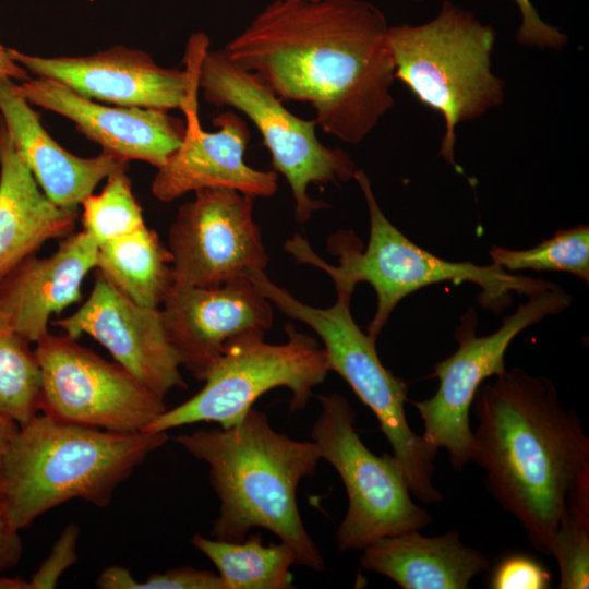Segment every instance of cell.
I'll use <instances>...</instances> for the list:
<instances>
[{"label": "cell", "mask_w": 589, "mask_h": 589, "mask_svg": "<svg viewBox=\"0 0 589 589\" xmlns=\"http://www.w3.org/2000/svg\"><path fill=\"white\" fill-rule=\"evenodd\" d=\"M388 31L366 0H274L225 50L283 101L309 104L324 132L356 145L394 107Z\"/></svg>", "instance_id": "obj_1"}, {"label": "cell", "mask_w": 589, "mask_h": 589, "mask_svg": "<svg viewBox=\"0 0 589 589\" xmlns=\"http://www.w3.org/2000/svg\"><path fill=\"white\" fill-rule=\"evenodd\" d=\"M471 409L478 422L471 462L530 544L550 555L563 520L589 504V438L580 418L550 378L520 368L485 381Z\"/></svg>", "instance_id": "obj_2"}, {"label": "cell", "mask_w": 589, "mask_h": 589, "mask_svg": "<svg viewBox=\"0 0 589 589\" xmlns=\"http://www.w3.org/2000/svg\"><path fill=\"white\" fill-rule=\"evenodd\" d=\"M175 442L208 465L209 483L219 497L211 537L238 542L263 528L288 544L297 564L324 569V558L300 517L297 489L315 473L321 455L313 441L277 432L253 407L230 428L199 429Z\"/></svg>", "instance_id": "obj_3"}, {"label": "cell", "mask_w": 589, "mask_h": 589, "mask_svg": "<svg viewBox=\"0 0 589 589\" xmlns=\"http://www.w3.org/2000/svg\"><path fill=\"white\" fill-rule=\"evenodd\" d=\"M167 441V432H111L37 413L5 454L0 503L9 524L21 531L76 498L108 506L118 485Z\"/></svg>", "instance_id": "obj_4"}, {"label": "cell", "mask_w": 589, "mask_h": 589, "mask_svg": "<svg viewBox=\"0 0 589 589\" xmlns=\"http://www.w3.org/2000/svg\"><path fill=\"white\" fill-rule=\"evenodd\" d=\"M353 179L360 185L369 209L370 236L366 248L362 249L351 231L335 233L328 245L330 252L337 256L338 265L328 264L321 259L300 235L288 240L285 249L297 262L326 272L335 288L354 291L356 286L362 281L373 287L377 305L366 332L372 339H377L404 298L434 284H474L481 289L480 304L497 313L510 304L513 293L528 297L554 284L512 274L493 263L478 265L471 262L447 261L434 255L408 239L387 219L363 170L357 169Z\"/></svg>", "instance_id": "obj_5"}, {"label": "cell", "mask_w": 589, "mask_h": 589, "mask_svg": "<svg viewBox=\"0 0 589 589\" xmlns=\"http://www.w3.org/2000/svg\"><path fill=\"white\" fill-rule=\"evenodd\" d=\"M395 80L416 98L440 112L445 132L440 155L455 161L456 128L504 100V82L492 71L495 31L452 1L418 24L389 26Z\"/></svg>", "instance_id": "obj_6"}, {"label": "cell", "mask_w": 589, "mask_h": 589, "mask_svg": "<svg viewBox=\"0 0 589 589\" xmlns=\"http://www.w3.org/2000/svg\"><path fill=\"white\" fill-rule=\"evenodd\" d=\"M249 278L280 312L305 323L318 335L329 371L338 373L378 420L412 496L428 504L441 502L442 494L432 481L438 449L409 425L405 413L408 384L383 365L376 340L353 320L350 311L353 291L336 288V302L320 309L296 299L272 283L263 271L252 273Z\"/></svg>", "instance_id": "obj_7"}, {"label": "cell", "mask_w": 589, "mask_h": 589, "mask_svg": "<svg viewBox=\"0 0 589 589\" xmlns=\"http://www.w3.org/2000/svg\"><path fill=\"white\" fill-rule=\"evenodd\" d=\"M288 340L268 344L252 334L229 341L204 386L191 398L155 418L145 432H167L200 422L238 424L265 393L286 387L291 412L303 410L328 372L326 353L313 337L285 327Z\"/></svg>", "instance_id": "obj_8"}, {"label": "cell", "mask_w": 589, "mask_h": 589, "mask_svg": "<svg viewBox=\"0 0 589 589\" xmlns=\"http://www.w3.org/2000/svg\"><path fill=\"white\" fill-rule=\"evenodd\" d=\"M199 88L207 103L240 111L259 130L274 170L291 189L298 221H308L315 211L327 206L309 196L310 184H338L354 177L357 167L349 154L318 140L315 119L305 120L288 110L253 73L233 62L225 48L207 49L203 55Z\"/></svg>", "instance_id": "obj_9"}, {"label": "cell", "mask_w": 589, "mask_h": 589, "mask_svg": "<svg viewBox=\"0 0 589 589\" xmlns=\"http://www.w3.org/2000/svg\"><path fill=\"white\" fill-rule=\"evenodd\" d=\"M311 438L339 474L348 507L336 532L339 551L363 550L377 539L421 530L430 514L412 500L394 455L377 456L356 431V411L339 394L320 395Z\"/></svg>", "instance_id": "obj_10"}, {"label": "cell", "mask_w": 589, "mask_h": 589, "mask_svg": "<svg viewBox=\"0 0 589 589\" xmlns=\"http://www.w3.org/2000/svg\"><path fill=\"white\" fill-rule=\"evenodd\" d=\"M572 302V296L553 284L528 296L527 302L506 316L495 332L484 336L476 334L478 318L472 309L461 316L454 334L457 349L434 365L432 375L438 380L435 394L411 401L423 421V438L438 450L446 449L455 470L461 471L471 462L470 411L480 386L506 370L505 353L521 332L549 315L563 312Z\"/></svg>", "instance_id": "obj_11"}, {"label": "cell", "mask_w": 589, "mask_h": 589, "mask_svg": "<svg viewBox=\"0 0 589 589\" xmlns=\"http://www.w3.org/2000/svg\"><path fill=\"white\" fill-rule=\"evenodd\" d=\"M76 340L48 333L35 344L43 375L40 412L111 432L145 431L167 409L164 398Z\"/></svg>", "instance_id": "obj_12"}, {"label": "cell", "mask_w": 589, "mask_h": 589, "mask_svg": "<svg viewBox=\"0 0 589 589\" xmlns=\"http://www.w3.org/2000/svg\"><path fill=\"white\" fill-rule=\"evenodd\" d=\"M208 38L189 40L184 70L159 67L139 49L113 47L85 57L44 58L9 48L11 58L40 77L61 82L77 94L122 107L197 112L199 71Z\"/></svg>", "instance_id": "obj_13"}, {"label": "cell", "mask_w": 589, "mask_h": 589, "mask_svg": "<svg viewBox=\"0 0 589 589\" xmlns=\"http://www.w3.org/2000/svg\"><path fill=\"white\" fill-rule=\"evenodd\" d=\"M254 197L228 188H207L180 206L168 232L173 285L218 287L268 263Z\"/></svg>", "instance_id": "obj_14"}, {"label": "cell", "mask_w": 589, "mask_h": 589, "mask_svg": "<svg viewBox=\"0 0 589 589\" xmlns=\"http://www.w3.org/2000/svg\"><path fill=\"white\" fill-rule=\"evenodd\" d=\"M53 325L74 339L82 335L94 338L160 398L173 388L187 387L161 310L133 301L98 271L85 302Z\"/></svg>", "instance_id": "obj_15"}, {"label": "cell", "mask_w": 589, "mask_h": 589, "mask_svg": "<svg viewBox=\"0 0 589 589\" xmlns=\"http://www.w3.org/2000/svg\"><path fill=\"white\" fill-rule=\"evenodd\" d=\"M161 305L181 365L199 381L205 380L229 341L265 335L274 320L271 301L249 277L218 287L172 285Z\"/></svg>", "instance_id": "obj_16"}, {"label": "cell", "mask_w": 589, "mask_h": 589, "mask_svg": "<svg viewBox=\"0 0 589 589\" xmlns=\"http://www.w3.org/2000/svg\"><path fill=\"white\" fill-rule=\"evenodd\" d=\"M181 144L157 169L152 193L172 202L187 193L207 188H228L252 197H269L278 189L275 170H259L244 159L250 141L245 120L233 111L213 119L216 131H204L199 115H187Z\"/></svg>", "instance_id": "obj_17"}, {"label": "cell", "mask_w": 589, "mask_h": 589, "mask_svg": "<svg viewBox=\"0 0 589 589\" xmlns=\"http://www.w3.org/2000/svg\"><path fill=\"white\" fill-rule=\"evenodd\" d=\"M16 88L29 104L64 116L103 151L127 161L137 159L158 169L185 133L183 121L168 110L101 105L49 77H29Z\"/></svg>", "instance_id": "obj_18"}, {"label": "cell", "mask_w": 589, "mask_h": 589, "mask_svg": "<svg viewBox=\"0 0 589 589\" xmlns=\"http://www.w3.org/2000/svg\"><path fill=\"white\" fill-rule=\"evenodd\" d=\"M98 245L84 230L71 233L47 257L28 256L0 281V314L8 329L36 344L53 314L80 301Z\"/></svg>", "instance_id": "obj_19"}, {"label": "cell", "mask_w": 589, "mask_h": 589, "mask_svg": "<svg viewBox=\"0 0 589 589\" xmlns=\"http://www.w3.org/2000/svg\"><path fill=\"white\" fill-rule=\"evenodd\" d=\"M0 113L39 188L60 207L79 208L103 179L128 164L105 151L88 158L65 151L46 132L12 80L0 83Z\"/></svg>", "instance_id": "obj_20"}, {"label": "cell", "mask_w": 589, "mask_h": 589, "mask_svg": "<svg viewBox=\"0 0 589 589\" xmlns=\"http://www.w3.org/2000/svg\"><path fill=\"white\" fill-rule=\"evenodd\" d=\"M77 216L41 191L0 118V281L45 242L71 235Z\"/></svg>", "instance_id": "obj_21"}, {"label": "cell", "mask_w": 589, "mask_h": 589, "mask_svg": "<svg viewBox=\"0 0 589 589\" xmlns=\"http://www.w3.org/2000/svg\"><path fill=\"white\" fill-rule=\"evenodd\" d=\"M360 563L404 589H467L489 567L488 557L466 545L456 530L436 537L413 530L377 539L363 549Z\"/></svg>", "instance_id": "obj_22"}, {"label": "cell", "mask_w": 589, "mask_h": 589, "mask_svg": "<svg viewBox=\"0 0 589 589\" xmlns=\"http://www.w3.org/2000/svg\"><path fill=\"white\" fill-rule=\"evenodd\" d=\"M96 268L145 306L159 308L173 285L170 252L146 225L98 245Z\"/></svg>", "instance_id": "obj_23"}, {"label": "cell", "mask_w": 589, "mask_h": 589, "mask_svg": "<svg viewBox=\"0 0 589 589\" xmlns=\"http://www.w3.org/2000/svg\"><path fill=\"white\" fill-rule=\"evenodd\" d=\"M191 543L213 562L226 589L294 588L290 567L297 558L285 542L265 545L256 532L238 542L195 533Z\"/></svg>", "instance_id": "obj_24"}, {"label": "cell", "mask_w": 589, "mask_h": 589, "mask_svg": "<svg viewBox=\"0 0 589 589\" xmlns=\"http://www.w3.org/2000/svg\"><path fill=\"white\" fill-rule=\"evenodd\" d=\"M43 375L31 344L0 330V411L20 426L40 412Z\"/></svg>", "instance_id": "obj_25"}, {"label": "cell", "mask_w": 589, "mask_h": 589, "mask_svg": "<svg viewBox=\"0 0 589 589\" xmlns=\"http://www.w3.org/2000/svg\"><path fill=\"white\" fill-rule=\"evenodd\" d=\"M493 264L506 272L532 269L569 273L589 283V226L577 225L557 230L551 238L530 249L512 250L493 245Z\"/></svg>", "instance_id": "obj_26"}, {"label": "cell", "mask_w": 589, "mask_h": 589, "mask_svg": "<svg viewBox=\"0 0 589 589\" xmlns=\"http://www.w3.org/2000/svg\"><path fill=\"white\" fill-rule=\"evenodd\" d=\"M125 169L127 166L111 172L101 192L89 194L81 204L83 230L97 245L146 225Z\"/></svg>", "instance_id": "obj_27"}, {"label": "cell", "mask_w": 589, "mask_h": 589, "mask_svg": "<svg viewBox=\"0 0 589 589\" xmlns=\"http://www.w3.org/2000/svg\"><path fill=\"white\" fill-rule=\"evenodd\" d=\"M560 569V589L589 587V504L572 509L551 548Z\"/></svg>", "instance_id": "obj_28"}, {"label": "cell", "mask_w": 589, "mask_h": 589, "mask_svg": "<svg viewBox=\"0 0 589 589\" xmlns=\"http://www.w3.org/2000/svg\"><path fill=\"white\" fill-rule=\"evenodd\" d=\"M96 586L100 589H226L218 574L191 566L155 573L144 581L136 580L125 567L109 566L100 573Z\"/></svg>", "instance_id": "obj_29"}, {"label": "cell", "mask_w": 589, "mask_h": 589, "mask_svg": "<svg viewBox=\"0 0 589 589\" xmlns=\"http://www.w3.org/2000/svg\"><path fill=\"white\" fill-rule=\"evenodd\" d=\"M492 589H549L552 575L537 558L513 553L504 556L493 568L489 579Z\"/></svg>", "instance_id": "obj_30"}, {"label": "cell", "mask_w": 589, "mask_h": 589, "mask_svg": "<svg viewBox=\"0 0 589 589\" xmlns=\"http://www.w3.org/2000/svg\"><path fill=\"white\" fill-rule=\"evenodd\" d=\"M80 529L68 525L56 540L50 553L28 581V589L55 588L62 574L77 561V539Z\"/></svg>", "instance_id": "obj_31"}, {"label": "cell", "mask_w": 589, "mask_h": 589, "mask_svg": "<svg viewBox=\"0 0 589 589\" xmlns=\"http://www.w3.org/2000/svg\"><path fill=\"white\" fill-rule=\"evenodd\" d=\"M514 1L518 5L521 16L516 34V38L520 44L542 49H560L567 43L566 35L557 27L544 22L530 0Z\"/></svg>", "instance_id": "obj_32"}, {"label": "cell", "mask_w": 589, "mask_h": 589, "mask_svg": "<svg viewBox=\"0 0 589 589\" xmlns=\"http://www.w3.org/2000/svg\"><path fill=\"white\" fill-rule=\"evenodd\" d=\"M23 555V543L20 531L8 521L0 503V572L19 564Z\"/></svg>", "instance_id": "obj_33"}, {"label": "cell", "mask_w": 589, "mask_h": 589, "mask_svg": "<svg viewBox=\"0 0 589 589\" xmlns=\"http://www.w3.org/2000/svg\"><path fill=\"white\" fill-rule=\"evenodd\" d=\"M28 79L27 71L11 58L7 48L0 45V83L7 80L23 82Z\"/></svg>", "instance_id": "obj_34"}, {"label": "cell", "mask_w": 589, "mask_h": 589, "mask_svg": "<svg viewBox=\"0 0 589 589\" xmlns=\"http://www.w3.org/2000/svg\"><path fill=\"white\" fill-rule=\"evenodd\" d=\"M20 425L0 411V481L3 462L9 446L19 431Z\"/></svg>", "instance_id": "obj_35"}, {"label": "cell", "mask_w": 589, "mask_h": 589, "mask_svg": "<svg viewBox=\"0 0 589 589\" xmlns=\"http://www.w3.org/2000/svg\"><path fill=\"white\" fill-rule=\"evenodd\" d=\"M0 589H28V581L21 577L0 576Z\"/></svg>", "instance_id": "obj_36"}, {"label": "cell", "mask_w": 589, "mask_h": 589, "mask_svg": "<svg viewBox=\"0 0 589 589\" xmlns=\"http://www.w3.org/2000/svg\"><path fill=\"white\" fill-rule=\"evenodd\" d=\"M0 330H9L8 326H7V323H5V320L3 318V316L1 314H0Z\"/></svg>", "instance_id": "obj_37"}]
</instances>
